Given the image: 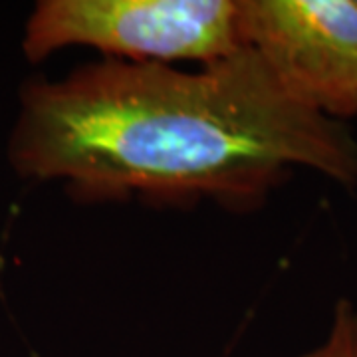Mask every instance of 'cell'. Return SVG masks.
<instances>
[{
	"mask_svg": "<svg viewBox=\"0 0 357 357\" xmlns=\"http://www.w3.org/2000/svg\"><path fill=\"white\" fill-rule=\"evenodd\" d=\"M13 163L88 199L250 206L294 167L357 187V139L292 98L252 48L181 72L103 60L22 93Z\"/></svg>",
	"mask_w": 357,
	"mask_h": 357,
	"instance_id": "6da1fadb",
	"label": "cell"
},
{
	"mask_svg": "<svg viewBox=\"0 0 357 357\" xmlns=\"http://www.w3.org/2000/svg\"><path fill=\"white\" fill-rule=\"evenodd\" d=\"M22 46L32 62L89 46L133 64L208 66L246 48L243 0H44Z\"/></svg>",
	"mask_w": 357,
	"mask_h": 357,
	"instance_id": "7a4b0ae2",
	"label": "cell"
},
{
	"mask_svg": "<svg viewBox=\"0 0 357 357\" xmlns=\"http://www.w3.org/2000/svg\"><path fill=\"white\" fill-rule=\"evenodd\" d=\"M243 38L298 102L357 115L356 0H243Z\"/></svg>",
	"mask_w": 357,
	"mask_h": 357,
	"instance_id": "3957f363",
	"label": "cell"
},
{
	"mask_svg": "<svg viewBox=\"0 0 357 357\" xmlns=\"http://www.w3.org/2000/svg\"><path fill=\"white\" fill-rule=\"evenodd\" d=\"M298 357H357V310L342 300L333 310L328 337L312 351Z\"/></svg>",
	"mask_w": 357,
	"mask_h": 357,
	"instance_id": "277c9868",
	"label": "cell"
}]
</instances>
